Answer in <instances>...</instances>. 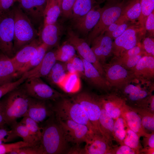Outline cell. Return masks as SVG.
<instances>
[{
    "label": "cell",
    "mask_w": 154,
    "mask_h": 154,
    "mask_svg": "<svg viewBox=\"0 0 154 154\" xmlns=\"http://www.w3.org/2000/svg\"><path fill=\"white\" fill-rule=\"evenodd\" d=\"M41 127L42 136L39 147L42 154H58L68 150V142L62 128L56 120L54 113Z\"/></svg>",
    "instance_id": "cell-1"
},
{
    "label": "cell",
    "mask_w": 154,
    "mask_h": 154,
    "mask_svg": "<svg viewBox=\"0 0 154 154\" xmlns=\"http://www.w3.org/2000/svg\"><path fill=\"white\" fill-rule=\"evenodd\" d=\"M0 102L6 124L11 126L17 119L26 116L30 97L22 86L9 92Z\"/></svg>",
    "instance_id": "cell-2"
},
{
    "label": "cell",
    "mask_w": 154,
    "mask_h": 154,
    "mask_svg": "<svg viewBox=\"0 0 154 154\" xmlns=\"http://www.w3.org/2000/svg\"><path fill=\"white\" fill-rule=\"evenodd\" d=\"M14 13L13 48L15 54L37 38L38 33L30 19L19 7H13Z\"/></svg>",
    "instance_id": "cell-3"
},
{
    "label": "cell",
    "mask_w": 154,
    "mask_h": 154,
    "mask_svg": "<svg viewBox=\"0 0 154 154\" xmlns=\"http://www.w3.org/2000/svg\"><path fill=\"white\" fill-rule=\"evenodd\" d=\"M51 106L57 121L71 120L86 125L94 133L92 125L83 107L72 98L62 97L61 100Z\"/></svg>",
    "instance_id": "cell-4"
},
{
    "label": "cell",
    "mask_w": 154,
    "mask_h": 154,
    "mask_svg": "<svg viewBox=\"0 0 154 154\" xmlns=\"http://www.w3.org/2000/svg\"><path fill=\"white\" fill-rule=\"evenodd\" d=\"M97 24L88 34L87 42L90 45L96 37L104 34L106 29L122 15L126 2L125 0H107Z\"/></svg>",
    "instance_id": "cell-5"
},
{
    "label": "cell",
    "mask_w": 154,
    "mask_h": 154,
    "mask_svg": "<svg viewBox=\"0 0 154 154\" xmlns=\"http://www.w3.org/2000/svg\"><path fill=\"white\" fill-rule=\"evenodd\" d=\"M71 98L83 107L92 125L94 133L101 135L99 122L102 104L100 97L84 92Z\"/></svg>",
    "instance_id": "cell-6"
},
{
    "label": "cell",
    "mask_w": 154,
    "mask_h": 154,
    "mask_svg": "<svg viewBox=\"0 0 154 154\" xmlns=\"http://www.w3.org/2000/svg\"><path fill=\"white\" fill-rule=\"evenodd\" d=\"M14 13L13 8L0 16V52L11 58L15 55L13 48Z\"/></svg>",
    "instance_id": "cell-7"
},
{
    "label": "cell",
    "mask_w": 154,
    "mask_h": 154,
    "mask_svg": "<svg viewBox=\"0 0 154 154\" xmlns=\"http://www.w3.org/2000/svg\"><path fill=\"white\" fill-rule=\"evenodd\" d=\"M22 86L30 97L46 100L56 101L59 98L65 97L62 93L45 83L40 78H27Z\"/></svg>",
    "instance_id": "cell-8"
},
{
    "label": "cell",
    "mask_w": 154,
    "mask_h": 154,
    "mask_svg": "<svg viewBox=\"0 0 154 154\" xmlns=\"http://www.w3.org/2000/svg\"><path fill=\"white\" fill-rule=\"evenodd\" d=\"M145 31L139 25H130L113 42L112 53L114 57L119 56L124 52L140 43Z\"/></svg>",
    "instance_id": "cell-9"
},
{
    "label": "cell",
    "mask_w": 154,
    "mask_h": 154,
    "mask_svg": "<svg viewBox=\"0 0 154 154\" xmlns=\"http://www.w3.org/2000/svg\"><path fill=\"white\" fill-rule=\"evenodd\" d=\"M102 66L105 78L112 88L121 90L136 79L132 71L119 64L110 63Z\"/></svg>",
    "instance_id": "cell-10"
},
{
    "label": "cell",
    "mask_w": 154,
    "mask_h": 154,
    "mask_svg": "<svg viewBox=\"0 0 154 154\" xmlns=\"http://www.w3.org/2000/svg\"><path fill=\"white\" fill-rule=\"evenodd\" d=\"M67 41L74 46L79 56L92 64L105 77L102 65L98 60L90 45L84 39L80 37L71 28L67 30Z\"/></svg>",
    "instance_id": "cell-11"
},
{
    "label": "cell",
    "mask_w": 154,
    "mask_h": 154,
    "mask_svg": "<svg viewBox=\"0 0 154 154\" xmlns=\"http://www.w3.org/2000/svg\"><path fill=\"white\" fill-rule=\"evenodd\" d=\"M57 121L62 128L67 141L75 144L77 146H79L81 143L85 142L87 138L93 133L86 125L71 120Z\"/></svg>",
    "instance_id": "cell-12"
},
{
    "label": "cell",
    "mask_w": 154,
    "mask_h": 154,
    "mask_svg": "<svg viewBox=\"0 0 154 154\" xmlns=\"http://www.w3.org/2000/svg\"><path fill=\"white\" fill-rule=\"evenodd\" d=\"M103 10V7L98 5L84 15L72 19L73 29L78 34L86 36L97 23Z\"/></svg>",
    "instance_id": "cell-13"
},
{
    "label": "cell",
    "mask_w": 154,
    "mask_h": 154,
    "mask_svg": "<svg viewBox=\"0 0 154 154\" xmlns=\"http://www.w3.org/2000/svg\"><path fill=\"white\" fill-rule=\"evenodd\" d=\"M47 101L30 97L26 116L30 117L38 123L49 117L53 112L51 105L48 104Z\"/></svg>",
    "instance_id": "cell-14"
},
{
    "label": "cell",
    "mask_w": 154,
    "mask_h": 154,
    "mask_svg": "<svg viewBox=\"0 0 154 154\" xmlns=\"http://www.w3.org/2000/svg\"><path fill=\"white\" fill-rule=\"evenodd\" d=\"M112 38L104 34L94 38L91 41V49L97 59L103 66L106 60L112 54Z\"/></svg>",
    "instance_id": "cell-15"
},
{
    "label": "cell",
    "mask_w": 154,
    "mask_h": 154,
    "mask_svg": "<svg viewBox=\"0 0 154 154\" xmlns=\"http://www.w3.org/2000/svg\"><path fill=\"white\" fill-rule=\"evenodd\" d=\"M86 145L80 149L79 154H112L109 143L101 135L92 133L86 139Z\"/></svg>",
    "instance_id": "cell-16"
},
{
    "label": "cell",
    "mask_w": 154,
    "mask_h": 154,
    "mask_svg": "<svg viewBox=\"0 0 154 154\" xmlns=\"http://www.w3.org/2000/svg\"><path fill=\"white\" fill-rule=\"evenodd\" d=\"M19 7L33 24L39 23L43 18L47 0H18Z\"/></svg>",
    "instance_id": "cell-17"
},
{
    "label": "cell",
    "mask_w": 154,
    "mask_h": 154,
    "mask_svg": "<svg viewBox=\"0 0 154 154\" xmlns=\"http://www.w3.org/2000/svg\"><path fill=\"white\" fill-rule=\"evenodd\" d=\"M125 98L130 103L137 105L146 106L149 103L151 93L139 86L130 83L121 90Z\"/></svg>",
    "instance_id": "cell-18"
},
{
    "label": "cell",
    "mask_w": 154,
    "mask_h": 154,
    "mask_svg": "<svg viewBox=\"0 0 154 154\" xmlns=\"http://www.w3.org/2000/svg\"><path fill=\"white\" fill-rule=\"evenodd\" d=\"M41 43L37 38L22 48L11 58L17 72L35 56Z\"/></svg>",
    "instance_id": "cell-19"
},
{
    "label": "cell",
    "mask_w": 154,
    "mask_h": 154,
    "mask_svg": "<svg viewBox=\"0 0 154 154\" xmlns=\"http://www.w3.org/2000/svg\"><path fill=\"white\" fill-rule=\"evenodd\" d=\"M79 56L83 61L84 65V78L88 83L95 88L102 90L107 91L110 90L112 88L105 78L92 64Z\"/></svg>",
    "instance_id": "cell-20"
},
{
    "label": "cell",
    "mask_w": 154,
    "mask_h": 154,
    "mask_svg": "<svg viewBox=\"0 0 154 154\" xmlns=\"http://www.w3.org/2000/svg\"><path fill=\"white\" fill-rule=\"evenodd\" d=\"M136 79L149 81L154 78V57L148 55L143 56L132 70Z\"/></svg>",
    "instance_id": "cell-21"
},
{
    "label": "cell",
    "mask_w": 154,
    "mask_h": 154,
    "mask_svg": "<svg viewBox=\"0 0 154 154\" xmlns=\"http://www.w3.org/2000/svg\"><path fill=\"white\" fill-rule=\"evenodd\" d=\"M121 116L125 120L129 127L140 137L148 135V133L142 125L140 116L136 110L126 103L122 109Z\"/></svg>",
    "instance_id": "cell-22"
},
{
    "label": "cell",
    "mask_w": 154,
    "mask_h": 154,
    "mask_svg": "<svg viewBox=\"0 0 154 154\" xmlns=\"http://www.w3.org/2000/svg\"><path fill=\"white\" fill-rule=\"evenodd\" d=\"M56 61L54 50L47 52L42 60L36 67L25 72L22 75L27 78L46 77Z\"/></svg>",
    "instance_id": "cell-23"
},
{
    "label": "cell",
    "mask_w": 154,
    "mask_h": 154,
    "mask_svg": "<svg viewBox=\"0 0 154 154\" xmlns=\"http://www.w3.org/2000/svg\"><path fill=\"white\" fill-rule=\"evenodd\" d=\"M62 33V28L56 23L43 26L39 41L48 48L56 46Z\"/></svg>",
    "instance_id": "cell-24"
},
{
    "label": "cell",
    "mask_w": 154,
    "mask_h": 154,
    "mask_svg": "<svg viewBox=\"0 0 154 154\" xmlns=\"http://www.w3.org/2000/svg\"><path fill=\"white\" fill-rule=\"evenodd\" d=\"M100 98L103 107L114 120L121 116L122 109L126 103L123 98L112 94Z\"/></svg>",
    "instance_id": "cell-25"
},
{
    "label": "cell",
    "mask_w": 154,
    "mask_h": 154,
    "mask_svg": "<svg viewBox=\"0 0 154 154\" xmlns=\"http://www.w3.org/2000/svg\"><path fill=\"white\" fill-rule=\"evenodd\" d=\"M17 71L11 58L0 53V86L13 81Z\"/></svg>",
    "instance_id": "cell-26"
},
{
    "label": "cell",
    "mask_w": 154,
    "mask_h": 154,
    "mask_svg": "<svg viewBox=\"0 0 154 154\" xmlns=\"http://www.w3.org/2000/svg\"><path fill=\"white\" fill-rule=\"evenodd\" d=\"M114 121L104 109L102 104L99 120L100 129L101 135L109 143L114 139Z\"/></svg>",
    "instance_id": "cell-27"
},
{
    "label": "cell",
    "mask_w": 154,
    "mask_h": 154,
    "mask_svg": "<svg viewBox=\"0 0 154 154\" xmlns=\"http://www.w3.org/2000/svg\"><path fill=\"white\" fill-rule=\"evenodd\" d=\"M61 14L60 6L55 0H47L43 13V26L57 22Z\"/></svg>",
    "instance_id": "cell-28"
},
{
    "label": "cell",
    "mask_w": 154,
    "mask_h": 154,
    "mask_svg": "<svg viewBox=\"0 0 154 154\" xmlns=\"http://www.w3.org/2000/svg\"><path fill=\"white\" fill-rule=\"evenodd\" d=\"M67 73L64 62L57 61L46 77L51 83L59 86Z\"/></svg>",
    "instance_id": "cell-29"
},
{
    "label": "cell",
    "mask_w": 154,
    "mask_h": 154,
    "mask_svg": "<svg viewBox=\"0 0 154 154\" xmlns=\"http://www.w3.org/2000/svg\"><path fill=\"white\" fill-rule=\"evenodd\" d=\"M80 77L77 73H68L59 87L66 93H76L80 90L81 87Z\"/></svg>",
    "instance_id": "cell-30"
},
{
    "label": "cell",
    "mask_w": 154,
    "mask_h": 154,
    "mask_svg": "<svg viewBox=\"0 0 154 154\" xmlns=\"http://www.w3.org/2000/svg\"><path fill=\"white\" fill-rule=\"evenodd\" d=\"M101 3L100 0H76L73 7L71 19L84 15Z\"/></svg>",
    "instance_id": "cell-31"
},
{
    "label": "cell",
    "mask_w": 154,
    "mask_h": 154,
    "mask_svg": "<svg viewBox=\"0 0 154 154\" xmlns=\"http://www.w3.org/2000/svg\"><path fill=\"white\" fill-rule=\"evenodd\" d=\"M48 49L46 45L41 43L38 48L36 54L17 72L16 77L21 76L25 72L36 67L42 60Z\"/></svg>",
    "instance_id": "cell-32"
},
{
    "label": "cell",
    "mask_w": 154,
    "mask_h": 154,
    "mask_svg": "<svg viewBox=\"0 0 154 154\" xmlns=\"http://www.w3.org/2000/svg\"><path fill=\"white\" fill-rule=\"evenodd\" d=\"M141 12L139 0H129L126 2L121 15L132 22L138 19Z\"/></svg>",
    "instance_id": "cell-33"
},
{
    "label": "cell",
    "mask_w": 154,
    "mask_h": 154,
    "mask_svg": "<svg viewBox=\"0 0 154 154\" xmlns=\"http://www.w3.org/2000/svg\"><path fill=\"white\" fill-rule=\"evenodd\" d=\"M76 51L74 46L66 41L54 50L56 60L65 62L76 55Z\"/></svg>",
    "instance_id": "cell-34"
},
{
    "label": "cell",
    "mask_w": 154,
    "mask_h": 154,
    "mask_svg": "<svg viewBox=\"0 0 154 154\" xmlns=\"http://www.w3.org/2000/svg\"><path fill=\"white\" fill-rule=\"evenodd\" d=\"M11 127L17 136L21 137L23 141L30 146L39 145L36 143L26 126L20 121L17 122Z\"/></svg>",
    "instance_id": "cell-35"
},
{
    "label": "cell",
    "mask_w": 154,
    "mask_h": 154,
    "mask_svg": "<svg viewBox=\"0 0 154 154\" xmlns=\"http://www.w3.org/2000/svg\"><path fill=\"white\" fill-rule=\"evenodd\" d=\"M20 122L26 126L36 143L39 145L42 136L41 127L37 122L28 116L23 117Z\"/></svg>",
    "instance_id": "cell-36"
},
{
    "label": "cell",
    "mask_w": 154,
    "mask_h": 154,
    "mask_svg": "<svg viewBox=\"0 0 154 154\" xmlns=\"http://www.w3.org/2000/svg\"><path fill=\"white\" fill-rule=\"evenodd\" d=\"M127 125L125 120L121 116L115 120L114 138L120 145L123 144L126 135Z\"/></svg>",
    "instance_id": "cell-37"
},
{
    "label": "cell",
    "mask_w": 154,
    "mask_h": 154,
    "mask_svg": "<svg viewBox=\"0 0 154 154\" xmlns=\"http://www.w3.org/2000/svg\"><path fill=\"white\" fill-rule=\"evenodd\" d=\"M64 63L68 73H77L80 77H84V65L83 61L79 56L75 55Z\"/></svg>",
    "instance_id": "cell-38"
},
{
    "label": "cell",
    "mask_w": 154,
    "mask_h": 154,
    "mask_svg": "<svg viewBox=\"0 0 154 154\" xmlns=\"http://www.w3.org/2000/svg\"><path fill=\"white\" fill-rule=\"evenodd\" d=\"M141 12L139 17L138 24L143 29L145 30V25L148 16L154 11V0H139Z\"/></svg>",
    "instance_id": "cell-39"
},
{
    "label": "cell",
    "mask_w": 154,
    "mask_h": 154,
    "mask_svg": "<svg viewBox=\"0 0 154 154\" xmlns=\"http://www.w3.org/2000/svg\"><path fill=\"white\" fill-rule=\"evenodd\" d=\"M140 137L135 132L131 130L127 125L125 137L123 144L135 150L137 154L140 153L141 146L139 142Z\"/></svg>",
    "instance_id": "cell-40"
},
{
    "label": "cell",
    "mask_w": 154,
    "mask_h": 154,
    "mask_svg": "<svg viewBox=\"0 0 154 154\" xmlns=\"http://www.w3.org/2000/svg\"><path fill=\"white\" fill-rule=\"evenodd\" d=\"M140 115L142 125L146 131H154V116L153 113L145 109L136 110Z\"/></svg>",
    "instance_id": "cell-41"
},
{
    "label": "cell",
    "mask_w": 154,
    "mask_h": 154,
    "mask_svg": "<svg viewBox=\"0 0 154 154\" xmlns=\"http://www.w3.org/2000/svg\"><path fill=\"white\" fill-rule=\"evenodd\" d=\"M144 52L140 43L131 48L124 52L119 56L114 57L110 62L115 63L123 60Z\"/></svg>",
    "instance_id": "cell-42"
},
{
    "label": "cell",
    "mask_w": 154,
    "mask_h": 154,
    "mask_svg": "<svg viewBox=\"0 0 154 154\" xmlns=\"http://www.w3.org/2000/svg\"><path fill=\"white\" fill-rule=\"evenodd\" d=\"M27 78L22 75L18 80L0 86V99L9 92L16 89L23 83Z\"/></svg>",
    "instance_id": "cell-43"
},
{
    "label": "cell",
    "mask_w": 154,
    "mask_h": 154,
    "mask_svg": "<svg viewBox=\"0 0 154 154\" xmlns=\"http://www.w3.org/2000/svg\"><path fill=\"white\" fill-rule=\"evenodd\" d=\"M146 55H147V54L144 52L125 60L112 63L119 64L127 69L132 71L140 59Z\"/></svg>",
    "instance_id": "cell-44"
},
{
    "label": "cell",
    "mask_w": 154,
    "mask_h": 154,
    "mask_svg": "<svg viewBox=\"0 0 154 154\" xmlns=\"http://www.w3.org/2000/svg\"><path fill=\"white\" fill-rule=\"evenodd\" d=\"M76 0H62L60 7L61 14L64 17L71 19L73 8Z\"/></svg>",
    "instance_id": "cell-45"
},
{
    "label": "cell",
    "mask_w": 154,
    "mask_h": 154,
    "mask_svg": "<svg viewBox=\"0 0 154 154\" xmlns=\"http://www.w3.org/2000/svg\"><path fill=\"white\" fill-rule=\"evenodd\" d=\"M27 146L30 145L23 141L10 143L0 144V154H9L15 149Z\"/></svg>",
    "instance_id": "cell-46"
},
{
    "label": "cell",
    "mask_w": 154,
    "mask_h": 154,
    "mask_svg": "<svg viewBox=\"0 0 154 154\" xmlns=\"http://www.w3.org/2000/svg\"><path fill=\"white\" fill-rule=\"evenodd\" d=\"M9 154H42L39 145L25 146L15 149Z\"/></svg>",
    "instance_id": "cell-47"
},
{
    "label": "cell",
    "mask_w": 154,
    "mask_h": 154,
    "mask_svg": "<svg viewBox=\"0 0 154 154\" xmlns=\"http://www.w3.org/2000/svg\"><path fill=\"white\" fill-rule=\"evenodd\" d=\"M17 137L15 133L12 129L8 130L2 127L0 128V144L9 142Z\"/></svg>",
    "instance_id": "cell-48"
},
{
    "label": "cell",
    "mask_w": 154,
    "mask_h": 154,
    "mask_svg": "<svg viewBox=\"0 0 154 154\" xmlns=\"http://www.w3.org/2000/svg\"><path fill=\"white\" fill-rule=\"evenodd\" d=\"M141 46L148 55L154 57V39L147 37L144 38Z\"/></svg>",
    "instance_id": "cell-49"
},
{
    "label": "cell",
    "mask_w": 154,
    "mask_h": 154,
    "mask_svg": "<svg viewBox=\"0 0 154 154\" xmlns=\"http://www.w3.org/2000/svg\"><path fill=\"white\" fill-rule=\"evenodd\" d=\"M132 24L130 21L125 23L119 26L114 31L107 35L111 38L115 39L121 35Z\"/></svg>",
    "instance_id": "cell-50"
},
{
    "label": "cell",
    "mask_w": 154,
    "mask_h": 154,
    "mask_svg": "<svg viewBox=\"0 0 154 154\" xmlns=\"http://www.w3.org/2000/svg\"><path fill=\"white\" fill-rule=\"evenodd\" d=\"M129 21L122 15L115 22L110 25L106 29L104 34L107 35L112 32L114 31L121 24Z\"/></svg>",
    "instance_id": "cell-51"
},
{
    "label": "cell",
    "mask_w": 154,
    "mask_h": 154,
    "mask_svg": "<svg viewBox=\"0 0 154 154\" xmlns=\"http://www.w3.org/2000/svg\"><path fill=\"white\" fill-rule=\"evenodd\" d=\"M112 154H137L135 150L125 145L120 146L112 150Z\"/></svg>",
    "instance_id": "cell-52"
},
{
    "label": "cell",
    "mask_w": 154,
    "mask_h": 154,
    "mask_svg": "<svg viewBox=\"0 0 154 154\" xmlns=\"http://www.w3.org/2000/svg\"><path fill=\"white\" fill-rule=\"evenodd\" d=\"M154 11L147 17L145 21V30L148 31L152 35L154 32Z\"/></svg>",
    "instance_id": "cell-53"
},
{
    "label": "cell",
    "mask_w": 154,
    "mask_h": 154,
    "mask_svg": "<svg viewBox=\"0 0 154 154\" xmlns=\"http://www.w3.org/2000/svg\"><path fill=\"white\" fill-rule=\"evenodd\" d=\"M17 0H0V10L6 11L13 6Z\"/></svg>",
    "instance_id": "cell-54"
},
{
    "label": "cell",
    "mask_w": 154,
    "mask_h": 154,
    "mask_svg": "<svg viewBox=\"0 0 154 154\" xmlns=\"http://www.w3.org/2000/svg\"><path fill=\"white\" fill-rule=\"evenodd\" d=\"M145 137L146 144L148 146L149 148L154 149V131L150 134H148L144 136Z\"/></svg>",
    "instance_id": "cell-55"
},
{
    "label": "cell",
    "mask_w": 154,
    "mask_h": 154,
    "mask_svg": "<svg viewBox=\"0 0 154 154\" xmlns=\"http://www.w3.org/2000/svg\"><path fill=\"white\" fill-rule=\"evenodd\" d=\"M5 124L6 123L4 118L0 102V127H3V125Z\"/></svg>",
    "instance_id": "cell-56"
},
{
    "label": "cell",
    "mask_w": 154,
    "mask_h": 154,
    "mask_svg": "<svg viewBox=\"0 0 154 154\" xmlns=\"http://www.w3.org/2000/svg\"><path fill=\"white\" fill-rule=\"evenodd\" d=\"M149 103L150 104V111L154 113V95L151 96Z\"/></svg>",
    "instance_id": "cell-57"
},
{
    "label": "cell",
    "mask_w": 154,
    "mask_h": 154,
    "mask_svg": "<svg viewBox=\"0 0 154 154\" xmlns=\"http://www.w3.org/2000/svg\"><path fill=\"white\" fill-rule=\"evenodd\" d=\"M57 3H58V4L60 6V4L61 3V2L62 1V0H55Z\"/></svg>",
    "instance_id": "cell-58"
},
{
    "label": "cell",
    "mask_w": 154,
    "mask_h": 154,
    "mask_svg": "<svg viewBox=\"0 0 154 154\" xmlns=\"http://www.w3.org/2000/svg\"><path fill=\"white\" fill-rule=\"evenodd\" d=\"M4 12L0 10V16L2 14V13L3 12Z\"/></svg>",
    "instance_id": "cell-59"
},
{
    "label": "cell",
    "mask_w": 154,
    "mask_h": 154,
    "mask_svg": "<svg viewBox=\"0 0 154 154\" xmlns=\"http://www.w3.org/2000/svg\"><path fill=\"white\" fill-rule=\"evenodd\" d=\"M102 2V3L104 1H105V0H100Z\"/></svg>",
    "instance_id": "cell-60"
},
{
    "label": "cell",
    "mask_w": 154,
    "mask_h": 154,
    "mask_svg": "<svg viewBox=\"0 0 154 154\" xmlns=\"http://www.w3.org/2000/svg\"><path fill=\"white\" fill-rule=\"evenodd\" d=\"M17 1H18V0H17Z\"/></svg>",
    "instance_id": "cell-61"
},
{
    "label": "cell",
    "mask_w": 154,
    "mask_h": 154,
    "mask_svg": "<svg viewBox=\"0 0 154 154\" xmlns=\"http://www.w3.org/2000/svg\"></svg>",
    "instance_id": "cell-62"
},
{
    "label": "cell",
    "mask_w": 154,
    "mask_h": 154,
    "mask_svg": "<svg viewBox=\"0 0 154 154\" xmlns=\"http://www.w3.org/2000/svg\"></svg>",
    "instance_id": "cell-63"
}]
</instances>
